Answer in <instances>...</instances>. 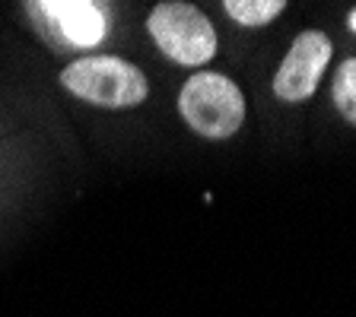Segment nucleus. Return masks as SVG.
Wrapping results in <instances>:
<instances>
[{"label":"nucleus","mask_w":356,"mask_h":317,"mask_svg":"<svg viewBox=\"0 0 356 317\" xmlns=\"http://www.w3.org/2000/svg\"><path fill=\"white\" fill-rule=\"evenodd\" d=\"M178 111L207 140H226L242 127L245 121V98L242 89L222 74L200 70L181 86Z\"/></svg>","instance_id":"f257e3e1"},{"label":"nucleus","mask_w":356,"mask_h":317,"mask_svg":"<svg viewBox=\"0 0 356 317\" xmlns=\"http://www.w3.org/2000/svg\"><path fill=\"white\" fill-rule=\"evenodd\" d=\"M60 86L99 108H134L147 98V76L121 58H86L64 67Z\"/></svg>","instance_id":"f03ea898"},{"label":"nucleus","mask_w":356,"mask_h":317,"mask_svg":"<svg viewBox=\"0 0 356 317\" xmlns=\"http://www.w3.org/2000/svg\"><path fill=\"white\" fill-rule=\"evenodd\" d=\"M149 38L175 64L200 67L216 54L213 22L191 3H159L147 19Z\"/></svg>","instance_id":"7ed1b4c3"},{"label":"nucleus","mask_w":356,"mask_h":317,"mask_svg":"<svg viewBox=\"0 0 356 317\" xmlns=\"http://www.w3.org/2000/svg\"><path fill=\"white\" fill-rule=\"evenodd\" d=\"M331 60V38L325 32H302L289 44L286 58L274 76V92L283 102H305L318 89V80Z\"/></svg>","instance_id":"20e7f679"},{"label":"nucleus","mask_w":356,"mask_h":317,"mask_svg":"<svg viewBox=\"0 0 356 317\" xmlns=\"http://www.w3.org/2000/svg\"><path fill=\"white\" fill-rule=\"evenodd\" d=\"M32 13L51 26L64 44L96 48L108 32V16L92 0H42L32 3Z\"/></svg>","instance_id":"39448f33"},{"label":"nucleus","mask_w":356,"mask_h":317,"mask_svg":"<svg viewBox=\"0 0 356 317\" xmlns=\"http://www.w3.org/2000/svg\"><path fill=\"white\" fill-rule=\"evenodd\" d=\"M222 10L242 26H264L283 13V0H226Z\"/></svg>","instance_id":"423d86ee"},{"label":"nucleus","mask_w":356,"mask_h":317,"mask_svg":"<svg viewBox=\"0 0 356 317\" xmlns=\"http://www.w3.org/2000/svg\"><path fill=\"white\" fill-rule=\"evenodd\" d=\"M331 98L337 105L343 118L350 124H356V58L343 60L334 74V86H331Z\"/></svg>","instance_id":"0eeeda50"},{"label":"nucleus","mask_w":356,"mask_h":317,"mask_svg":"<svg viewBox=\"0 0 356 317\" xmlns=\"http://www.w3.org/2000/svg\"><path fill=\"white\" fill-rule=\"evenodd\" d=\"M347 26L356 32V10H350V16H347Z\"/></svg>","instance_id":"6e6552de"}]
</instances>
